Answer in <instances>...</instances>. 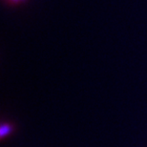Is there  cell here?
Listing matches in <instances>:
<instances>
[{
  "mask_svg": "<svg viewBox=\"0 0 147 147\" xmlns=\"http://www.w3.org/2000/svg\"><path fill=\"white\" fill-rule=\"evenodd\" d=\"M9 131H10V128H9L8 125H2V127H1V136L4 137L5 134L9 133Z\"/></svg>",
  "mask_w": 147,
  "mask_h": 147,
  "instance_id": "1",
  "label": "cell"
}]
</instances>
